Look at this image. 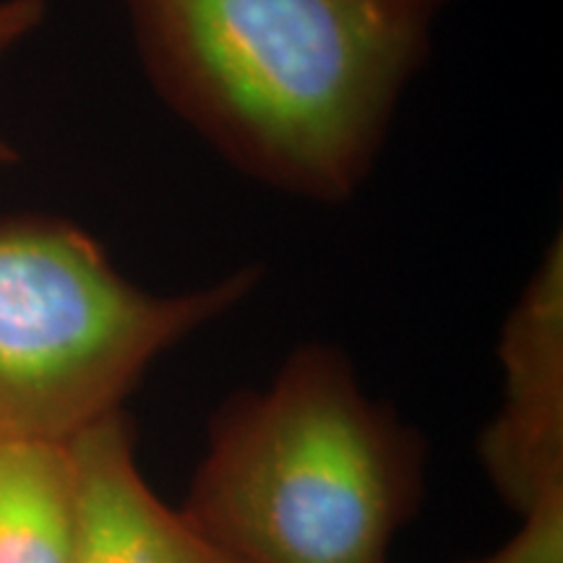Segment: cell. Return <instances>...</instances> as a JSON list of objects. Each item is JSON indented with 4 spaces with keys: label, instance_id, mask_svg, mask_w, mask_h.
<instances>
[{
    "label": "cell",
    "instance_id": "cell-1",
    "mask_svg": "<svg viewBox=\"0 0 563 563\" xmlns=\"http://www.w3.org/2000/svg\"><path fill=\"white\" fill-rule=\"evenodd\" d=\"M449 0H125L165 102L266 186L342 201Z\"/></svg>",
    "mask_w": 563,
    "mask_h": 563
},
{
    "label": "cell",
    "instance_id": "cell-2",
    "mask_svg": "<svg viewBox=\"0 0 563 563\" xmlns=\"http://www.w3.org/2000/svg\"><path fill=\"white\" fill-rule=\"evenodd\" d=\"M420 464L347 357L306 344L217 415L183 511L235 563H389Z\"/></svg>",
    "mask_w": 563,
    "mask_h": 563
},
{
    "label": "cell",
    "instance_id": "cell-3",
    "mask_svg": "<svg viewBox=\"0 0 563 563\" xmlns=\"http://www.w3.org/2000/svg\"><path fill=\"white\" fill-rule=\"evenodd\" d=\"M262 274L154 295L55 217L0 220V441L68 443L121 402L165 350L230 311Z\"/></svg>",
    "mask_w": 563,
    "mask_h": 563
},
{
    "label": "cell",
    "instance_id": "cell-4",
    "mask_svg": "<svg viewBox=\"0 0 563 563\" xmlns=\"http://www.w3.org/2000/svg\"><path fill=\"white\" fill-rule=\"evenodd\" d=\"M504 405L477 443L498 496L522 514L563 483V249L561 238L527 285L498 344Z\"/></svg>",
    "mask_w": 563,
    "mask_h": 563
},
{
    "label": "cell",
    "instance_id": "cell-5",
    "mask_svg": "<svg viewBox=\"0 0 563 563\" xmlns=\"http://www.w3.org/2000/svg\"><path fill=\"white\" fill-rule=\"evenodd\" d=\"M66 456L68 563H235L150 488L121 410L76 433Z\"/></svg>",
    "mask_w": 563,
    "mask_h": 563
},
{
    "label": "cell",
    "instance_id": "cell-6",
    "mask_svg": "<svg viewBox=\"0 0 563 563\" xmlns=\"http://www.w3.org/2000/svg\"><path fill=\"white\" fill-rule=\"evenodd\" d=\"M66 443L0 441V563H68Z\"/></svg>",
    "mask_w": 563,
    "mask_h": 563
},
{
    "label": "cell",
    "instance_id": "cell-7",
    "mask_svg": "<svg viewBox=\"0 0 563 563\" xmlns=\"http://www.w3.org/2000/svg\"><path fill=\"white\" fill-rule=\"evenodd\" d=\"M464 563H563V483L534 498L501 548Z\"/></svg>",
    "mask_w": 563,
    "mask_h": 563
},
{
    "label": "cell",
    "instance_id": "cell-8",
    "mask_svg": "<svg viewBox=\"0 0 563 563\" xmlns=\"http://www.w3.org/2000/svg\"><path fill=\"white\" fill-rule=\"evenodd\" d=\"M45 0H0V55L30 37L45 21ZM16 159L13 146L0 136V167H9Z\"/></svg>",
    "mask_w": 563,
    "mask_h": 563
}]
</instances>
